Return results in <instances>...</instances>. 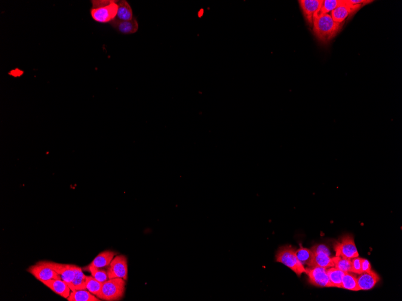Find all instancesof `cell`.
<instances>
[{
	"mask_svg": "<svg viewBox=\"0 0 402 301\" xmlns=\"http://www.w3.org/2000/svg\"><path fill=\"white\" fill-rule=\"evenodd\" d=\"M107 275L109 279L122 278L124 280L128 279L127 259L123 255L116 256L110 263Z\"/></svg>",
	"mask_w": 402,
	"mask_h": 301,
	"instance_id": "obj_6",
	"label": "cell"
},
{
	"mask_svg": "<svg viewBox=\"0 0 402 301\" xmlns=\"http://www.w3.org/2000/svg\"><path fill=\"white\" fill-rule=\"evenodd\" d=\"M118 6L115 19L120 21H130L134 18L131 6L125 0L117 1Z\"/></svg>",
	"mask_w": 402,
	"mask_h": 301,
	"instance_id": "obj_17",
	"label": "cell"
},
{
	"mask_svg": "<svg viewBox=\"0 0 402 301\" xmlns=\"http://www.w3.org/2000/svg\"><path fill=\"white\" fill-rule=\"evenodd\" d=\"M334 267L344 272L352 273V266L351 259H345L339 256L332 258Z\"/></svg>",
	"mask_w": 402,
	"mask_h": 301,
	"instance_id": "obj_23",
	"label": "cell"
},
{
	"mask_svg": "<svg viewBox=\"0 0 402 301\" xmlns=\"http://www.w3.org/2000/svg\"><path fill=\"white\" fill-rule=\"evenodd\" d=\"M312 26L313 32L317 38L327 44L339 32L342 24L335 22L329 14L320 13L314 18Z\"/></svg>",
	"mask_w": 402,
	"mask_h": 301,
	"instance_id": "obj_1",
	"label": "cell"
},
{
	"mask_svg": "<svg viewBox=\"0 0 402 301\" xmlns=\"http://www.w3.org/2000/svg\"><path fill=\"white\" fill-rule=\"evenodd\" d=\"M346 2L351 6V8L355 12L364 5L369 4L372 1H366V0H346Z\"/></svg>",
	"mask_w": 402,
	"mask_h": 301,
	"instance_id": "obj_27",
	"label": "cell"
},
{
	"mask_svg": "<svg viewBox=\"0 0 402 301\" xmlns=\"http://www.w3.org/2000/svg\"><path fill=\"white\" fill-rule=\"evenodd\" d=\"M116 30L124 35H131L139 30V23L136 18L130 21H120L115 19L110 23Z\"/></svg>",
	"mask_w": 402,
	"mask_h": 301,
	"instance_id": "obj_12",
	"label": "cell"
},
{
	"mask_svg": "<svg viewBox=\"0 0 402 301\" xmlns=\"http://www.w3.org/2000/svg\"><path fill=\"white\" fill-rule=\"evenodd\" d=\"M45 286H47L55 293L58 294L63 298L67 299L70 295V290L68 284L62 279H54L51 280L42 282Z\"/></svg>",
	"mask_w": 402,
	"mask_h": 301,
	"instance_id": "obj_13",
	"label": "cell"
},
{
	"mask_svg": "<svg viewBox=\"0 0 402 301\" xmlns=\"http://www.w3.org/2000/svg\"><path fill=\"white\" fill-rule=\"evenodd\" d=\"M361 260L362 258L357 257L351 259L352 266V273L354 274L360 275L363 274L361 269Z\"/></svg>",
	"mask_w": 402,
	"mask_h": 301,
	"instance_id": "obj_28",
	"label": "cell"
},
{
	"mask_svg": "<svg viewBox=\"0 0 402 301\" xmlns=\"http://www.w3.org/2000/svg\"><path fill=\"white\" fill-rule=\"evenodd\" d=\"M90 13L93 19L99 23H110L117 15L118 6L115 0H93Z\"/></svg>",
	"mask_w": 402,
	"mask_h": 301,
	"instance_id": "obj_2",
	"label": "cell"
},
{
	"mask_svg": "<svg viewBox=\"0 0 402 301\" xmlns=\"http://www.w3.org/2000/svg\"><path fill=\"white\" fill-rule=\"evenodd\" d=\"M379 281V276L373 271L368 273H363L357 278L358 285L360 290L364 291L373 289Z\"/></svg>",
	"mask_w": 402,
	"mask_h": 301,
	"instance_id": "obj_14",
	"label": "cell"
},
{
	"mask_svg": "<svg viewBox=\"0 0 402 301\" xmlns=\"http://www.w3.org/2000/svg\"><path fill=\"white\" fill-rule=\"evenodd\" d=\"M296 256L297 259L303 266H308V268L312 267L314 254H313L311 249L309 250V249L301 247L296 250Z\"/></svg>",
	"mask_w": 402,
	"mask_h": 301,
	"instance_id": "obj_21",
	"label": "cell"
},
{
	"mask_svg": "<svg viewBox=\"0 0 402 301\" xmlns=\"http://www.w3.org/2000/svg\"><path fill=\"white\" fill-rule=\"evenodd\" d=\"M342 1L341 0H325L322 4L320 13L328 14L329 12H332L342 3Z\"/></svg>",
	"mask_w": 402,
	"mask_h": 301,
	"instance_id": "obj_26",
	"label": "cell"
},
{
	"mask_svg": "<svg viewBox=\"0 0 402 301\" xmlns=\"http://www.w3.org/2000/svg\"><path fill=\"white\" fill-rule=\"evenodd\" d=\"M41 262L45 265L50 266L55 272H56L60 276L62 280L65 281L70 287L73 279L74 278L75 265L47 262V261H43V262L42 261Z\"/></svg>",
	"mask_w": 402,
	"mask_h": 301,
	"instance_id": "obj_11",
	"label": "cell"
},
{
	"mask_svg": "<svg viewBox=\"0 0 402 301\" xmlns=\"http://www.w3.org/2000/svg\"><path fill=\"white\" fill-rule=\"evenodd\" d=\"M68 301H99L96 296L91 293L87 290H76L70 293Z\"/></svg>",
	"mask_w": 402,
	"mask_h": 301,
	"instance_id": "obj_19",
	"label": "cell"
},
{
	"mask_svg": "<svg viewBox=\"0 0 402 301\" xmlns=\"http://www.w3.org/2000/svg\"><path fill=\"white\" fill-rule=\"evenodd\" d=\"M311 250L314 254L312 267H321L325 269L334 267L330 251L325 245H315L311 248Z\"/></svg>",
	"mask_w": 402,
	"mask_h": 301,
	"instance_id": "obj_8",
	"label": "cell"
},
{
	"mask_svg": "<svg viewBox=\"0 0 402 301\" xmlns=\"http://www.w3.org/2000/svg\"><path fill=\"white\" fill-rule=\"evenodd\" d=\"M84 270H87V271L90 272L92 276H93L97 281L102 282V283L109 279L107 272L104 270H101L100 268H95V267L91 266H88L87 268H84Z\"/></svg>",
	"mask_w": 402,
	"mask_h": 301,
	"instance_id": "obj_25",
	"label": "cell"
},
{
	"mask_svg": "<svg viewBox=\"0 0 402 301\" xmlns=\"http://www.w3.org/2000/svg\"><path fill=\"white\" fill-rule=\"evenodd\" d=\"M327 273L328 278L334 287L341 288L342 278L345 272L332 267V268L327 269Z\"/></svg>",
	"mask_w": 402,
	"mask_h": 301,
	"instance_id": "obj_22",
	"label": "cell"
},
{
	"mask_svg": "<svg viewBox=\"0 0 402 301\" xmlns=\"http://www.w3.org/2000/svg\"><path fill=\"white\" fill-rule=\"evenodd\" d=\"M336 256L342 257L345 259H352L359 257V253L356 247L354 237L351 235H346L337 241L333 245Z\"/></svg>",
	"mask_w": 402,
	"mask_h": 301,
	"instance_id": "obj_5",
	"label": "cell"
},
{
	"mask_svg": "<svg viewBox=\"0 0 402 301\" xmlns=\"http://www.w3.org/2000/svg\"><path fill=\"white\" fill-rule=\"evenodd\" d=\"M103 283L97 280L92 276H87V282H86V290L94 295L97 296L100 293L102 288Z\"/></svg>",
	"mask_w": 402,
	"mask_h": 301,
	"instance_id": "obj_24",
	"label": "cell"
},
{
	"mask_svg": "<svg viewBox=\"0 0 402 301\" xmlns=\"http://www.w3.org/2000/svg\"><path fill=\"white\" fill-rule=\"evenodd\" d=\"M27 271L42 282L51 279H62L60 276L50 266L45 265L41 262L30 266Z\"/></svg>",
	"mask_w": 402,
	"mask_h": 301,
	"instance_id": "obj_9",
	"label": "cell"
},
{
	"mask_svg": "<svg viewBox=\"0 0 402 301\" xmlns=\"http://www.w3.org/2000/svg\"><path fill=\"white\" fill-rule=\"evenodd\" d=\"M361 269L363 273H368L372 271V270H371V264L369 260L365 259H362Z\"/></svg>",
	"mask_w": 402,
	"mask_h": 301,
	"instance_id": "obj_29",
	"label": "cell"
},
{
	"mask_svg": "<svg viewBox=\"0 0 402 301\" xmlns=\"http://www.w3.org/2000/svg\"><path fill=\"white\" fill-rule=\"evenodd\" d=\"M86 282H87V276L83 273L79 267L75 266V276L70 285V290L72 291L76 290H86Z\"/></svg>",
	"mask_w": 402,
	"mask_h": 301,
	"instance_id": "obj_18",
	"label": "cell"
},
{
	"mask_svg": "<svg viewBox=\"0 0 402 301\" xmlns=\"http://www.w3.org/2000/svg\"><path fill=\"white\" fill-rule=\"evenodd\" d=\"M355 12L351 6L346 2V0L345 1L342 0V3L331 12V16L335 22L342 23Z\"/></svg>",
	"mask_w": 402,
	"mask_h": 301,
	"instance_id": "obj_15",
	"label": "cell"
},
{
	"mask_svg": "<svg viewBox=\"0 0 402 301\" xmlns=\"http://www.w3.org/2000/svg\"><path fill=\"white\" fill-rule=\"evenodd\" d=\"M323 0H300L303 14L310 26H312L314 18L320 14Z\"/></svg>",
	"mask_w": 402,
	"mask_h": 301,
	"instance_id": "obj_10",
	"label": "cell"
},
{
	"mask_svg": "<svg viewBox=\"0 0 402 301\" xmlns=\"http://www.w3.org/2000/svg\"><path fill=\"white\" fill-rule=\"evenodd\" d=\"M125 291V280L122 278L109 279L103 283L98 299L106 301L119 300L123 298Z\"/></svg>",
	"mask_w": 402,
	"mask_h": 301,
	"instance_id": "obj_4",
	"label": "cell"
},
{
	"mask_svg": "<svg viewBox=\"0 0 402 301\" xmlns=\"http://www.w3.org/2000/svg\"><path fill=\"white\" fill-rule=\"evenodd\" d=\"M341 288L350 291H360L357 281V278L351 272H346L344 274Z\"/></svg>",
	"mask_w": 402,
	"mask_h": 301,
	"instance_id": "obj_20",
	"label": "cell"
},
{
	"mask_svg": "<svg viewBox=\"0 0 402 301\" xmlns=\"http://www.w3.org/2000/svg\"><path fill=\"white\" fill-rule=\"evenodd\" d=\"M305 269L310 284L318 287H334L328 278L327 269L315 266Z\"/></svg>",
	"mask_w": 402,
	"mask_h": 301,
	"instance_id": "obj_7",
	"label": "cell"
},
{
	"mask_svg": "<svg viewBox=\"0 0 402 301\" xmlns=\"http://www.w3.org/2000/svg\"><path fill=\"white\" fill-rule=\"evenodd\" d=\"M275 258L277 262L281 263L292 270L299 277L303 273L306 272L304 266L297 259L295 248L290 245L279 248Z\"/></svg>",
	"mask_w": 402,
	"mask_h": 301,
	"instance_id": "obj_3",
	"label": "cell"
},
{
	"mask_svg": "<svg viewBox=\"0 0 402 301\" xmlns=\"http://www.w3.org/2000/svg\"><path fill=\"white\" fill-rule=\"evenodd\" d=\"M116 253L112 251H105L100 253L95 258L90 265L97 268H102L109 266L114 259Z\"/></svg>",
	"mask_w": 402,
	"mask_h": 301,
	"instance_id": "obj_16",
	"label": "cell"
}]
</instances>
